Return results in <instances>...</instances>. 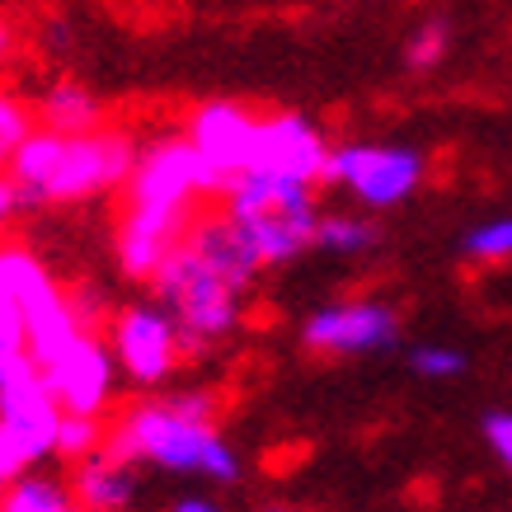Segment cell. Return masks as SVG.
<instances>
[{"label":"cell","mask_w":512,"mask_h":512,"mask_svg":"<svg viewBox=\"0 0 512 512\" xmlns=\"http://www.w3.org/2000/svg\"><path fill=\"white\" fill-rule=\"evenodd\" d=\"M259 259L249 254L245 235L226 212H202L193 231L174 245V254L156 268L151 296L179 325L184 353H212L245 325L249 292L259 282Z\"/></svg>","instance_id":"1"},{"label":"cell","mask_w":512,"mask_h":512,"mask_svg":"<svg viewBox=\"0 0 512 512\" xmlns=\"http://www.w3.org/2000/svg\"><path fill=\"white\" fill-rule=\"evenodd\" d=\"M207 198H221V184L202 165V156L184 132H165V137L146 141L123 184V217H118V235H113V254H118L123 278H156V268L170 259L174 245L207 212Z\"/></svg>","instance_id":"2"},{"label":"cell","mask_w":512,"mask_h":512,"mask_svg":"<svg viewBox=\"0 0 512 512\" xmlns=\"http://www.w3.org/2000/svg\"><path fill=\"white\" fill-rule=\"evenodd\" d=\"M221 400L212 390H174V395H146L127 404L109 423V442L123 461L137 470H165L207 484L240 480V451L217 428Z\"/></svg>","instance_id":"3"},{"label":"cell","mask_w":512,"mask_h":512,"mask_svg":"<svg viewBox=\"0 0 512 512\" xmlns=\"http://www.w3.org/2000/svg\"><path fill=\"white\" fill-rule=\"evenodd\" d=\"M137 151L141 146L118 127L52 132L38 123L5 174L19 184L24 207H76L118 193L137 165Z\"/></svg>","instance_id":"4"},{"label":"cell","mask_w":512,"mask_h":512,"mask_svg":"<svg viewBox=\"0 0 512 512\" xmlns=\"http://www.w3.org/2000/svg\"><path fill=\"white\" fill-rule=\"evenodd\" d=\"M221 212L231 226L245 235L249 254L259 268H287L296 264L306 249H315V226H320V202L311 184H292V179H273V174L245 170L221 188Z\"/></svg>","instance_id":"5"},{"label":"cell","mask_w":512,"mask_h":512,"mask_svg":"<svg viewBox=\"0 0 512 512\" xmlns=\"http://www.w3.org/2000/svg\"><path fill=\"white\" fill-rule=\"evenodd\" d=\"M428 179V156L404 141H343L329 151L325 184L367 212H390L409 202Z\"/></svg>","instance_id":"6"},{"label":"cell","mask_w":512,"mask_h":512,"mask_svg":"<svg viewBox=\"0 0 512 512\" xmlns=\"http://www.w3.org/2000/svg\"><path fill=\"white\" fill-rule=\"evenodd\" d=\"M400 343V311L381 296H339L301 320V348L320 357H372Z\"/></svg>","instance_id":"7"},{"label":"cell","mask_w":512,"mask_h":512,"mask_svg":"<svg viewBox=\"0 0 512 512\" xmlns=\"http://www.w3.org/2000/svg\"><path fill=\"white\" fill-rule=\"evenodd\" d=\"M109 348L118 357V372L123 381H132L137 390H156L165 386L179 362H184V339H179V325L170 320V311L160 306L156 296L151 301H132L109 320Z\"/></svg>","instance_id":"8"},{"label":"cell","mask_w":512,"mask_h":512,"mask_svg":"<svg viewBox=\"0 0 512 512\" xmlns=\"http://www.w3.org/2000/svg\"><path fill=\"white\" fill-rule=\"evenodd\" d=\"M329 151L334 146H329V137L311 118H301V113H268V118H259V132H254L249 170L315 188V184H325Z\"/></svg>","instance_id":"9"},{"label":"cell","mask_w":512,"mask_h":512,"mask_svg":"<svg viewBox=\"0 0 512 512\" xmlns=\"http://www.w3.org/2000/svg\"><path fill=\"white\" fill-rule=\"evenodd\" d=\"M47 376L52 395L62 400L66 414H109L113 409V395H118V357H113L109 339H99V329L85 334L76 348H66L57 362L38 367Z\"/></svg>","instance_id":"10"},{"label":"cell","mask_w":512,"mask_h":512,"mask_svg":"<svg viewBox=\"0 0 512 512\" xmlns=\"http://www.w3.org/2000/svg\"><path fill=\"white\" fill-rule=\"evenodd\" d=\"M62 400L52 395L47 386V376L24 362L15 376H10V386L0 390V423H5V433L19 442V451L29 456V466H43L57 456V433H62Z\"/></svg>","instance_id":"11"},{"label":"cell","mask_w":512,"mask_h":512,"mask_svg":"<svg viewBox=\"0 0 512 512\" xmlns=\"http://www.w3.org/2000/svg\"><path fill=\"white\" fill-rule=\"evenodd\" d=\"M254 132H259V113H249L235 99H207L188 113L184 137L193 141V151L202 156V165L212 170L221 188L231 184L235 174L249 170L254 156Z\"/></svg>","instance_id":"12"},{"label":"cell","mask_w":512,"mask_h":512,"mask_svg":"<svg viewBox=\"0 0 512 512\" xmlns=\"http://www.w3.org/2000/svg\"><path fill=\"white\" fill-rule=\"evenodd\" d=\"M47 268L38 254L24 245H0V390L10 386V376L29 362V329H24V301Z\"/></svg>","instance_id":"13"},{"label":"cell","mask_w":512,"mask_h":512,"mask_svg":"<svg viewBox=\"0 0 512 512\" xmlns=\"http://www.w3.org/2000/svg\"><path fill=\"white\" fill-rule=\"evenodd\" d=\"M71 494L85 512H132L141 498V475L118 451L99 447L85 461H71Z\"/></svg>","instance_id":"14"},{"label":"cell","mask_w":512,"mask_h":512,"mask_svg":"<svg viewBox=\"0 0 512 512\" xmlns=\"http://www.w3.org/2000/svg\"><path fill=\"white\" fill-rule=\"evenodd\" d=\"M38 123L52 127V132H90V127H104V109L85 85L76 80H57L52 90L38 99Z\"/></svg>","instance_id":"15"},{"label":"cell","mask_w":512,"mask_h":512,"mask_svg":"<svg viewBox=\"0 0 512 512\" xmlns=\"http://www.w3.org/2000/svg\"><path fill=\"white\" fill-rule=\"evenodd\" d=\"M0 512H85V508L71 494V480H57L47 470H24L0 494Z\"/></svg>","instance_id":"16"},{"label":"cell","mask_w":512,"mask_h":512,"mask_svg":"<svg viewBox=\"0 0 512 512\" xmlns=\"http://www.w3.org/2000/svg\"><path fill=\"white\" fill-rule=\"evenodd\" d=\"M315 249L334 259H362L376 249V226L357 212H325L315 226Z\"/></svg>","instance_id":"17"},{"label":"cell","mask_w":512,"mask_h":512,"mask_svg":"<svg viewBox=\"0 0 512 512\" xmlns=\"http://www.w3.org/2000/svg\"><path fill=\"white\" fill-rule=\"evenodd\" d=\"M461 254H466L470 264H484V268L512 264V217L475 221V226L461 235Z\"/></svg>","instance_id":"18"},{"label":"cell","mask_w":512,"mask_h":512,"mask_svg":"<svg viewBox=\"0 0 512 512\" xmlns=\"http://www.w3.org/2000/svg\"><path fill=\"white\" fill-rule=\"evenodd\" d=\"M109 442V423L99 414H62V433H57V461H85L90 451Z\"/></svg>","instance_id":"19"},{"label":"cell","mask_w":512,"mask_h":512,"mask_svg":"<svg viewBox=\"0 0 512 512\" xmlns=\"http://www.w3.org/2000/svg\"><path fill=\"white\" fill-rule=\"evenodd\" d=\"M466 353L456 348V343H414L409 348V372L419 376V381H456V376H466Z\"/></svg>","instance_id":"20"},{"label":"cell","mask_w":512,"mask_h":512,"mask_svg":"<svg viewBox=\"0 0 512 512\" xmlns=\"http://www.w3.org/2000/svg\"><path fill=\"white\" fill-rule=\"evenodd\" d=\"M447 52H451L447 19H423L419 29L404 38V66L409 71H433V66L447 62Z\"/></svg>","instance_id":"21"},{"label":"cell","mask_w":512,"mask_h":512,"mask_svg":"<svg viewBox=\"0 0 512 512\" xmlns=\"http://www.w3.org/2000/svg\"><path fill=\"white\" fill-rule=\"evenodd\" d=\"M33 118H38V113H33L24 99L0 90V174L10 170V160H15V151L24 146V137L38 127Z\"/></svg>","instance_id":"22"},{"label":"cell","mask_w":512,"mask_h":512,"mask_svg":"<svg viewBox=\"0 0 512 512\" xmlns=\"http://www.w3.org/2000/svg\"><path fill=\"white\" fill-rule=\"evenodd\" d=\"M484 442H489V451H494V461L512 475V409H489L480 423Z\"/></svg>","instance_id":"23"},{"label":"cell","mask_w":512,"mask_h":512,"mask_svg":"<svg viewBox=\"0 0 512 512\" xmlns=\"http://www.w3.org/2000/svg\"><path fill=\"white\" fill-rule=\"evenodd\" d=\"M24 470H33L29 456L19 451V442L5 433V423H0V489H10V484H15Z\"/></svg>","instance_id":"24"},{"label":"cell","mask_w":512,"mask_h":512,"mask_svg":"<svg viewBox=\"0 0 512 512\" xmlns=\"http://www.w3.org/2000/svg\"><path fill=\"white\" fill-rule=\"evenodd\" d=\"M19 212H29V207H24V193H19V184L10 174H0V231H5Z\"/></svg>","instance_id":"25"},{"label":"cell","mask_w":512,"mask_h":512,"mask_svg":"<svg viewBox=\"0 0 512 512\" xmlns=\"http://www.w3.org/2000/svg\"><path fill=\"white\" fill-rule=\"evenodd\" d=\"M170 512H226L212 494H184V498H174Z\"/></svg>","instance_id":"26"},{"label":"cell","mask_w":512,"mask_h":512,"mask_svg":"<svg viewBox=\"0 0 512 512\" xmlns=\"http://www.w3.org/2000/svg\"><path fill=\"white\" fill-rule=\"evenodd\" d=\"M10 47H15V29H10V24L0 19V62L10 57Z\"/></svg>","instance_id":"27"},{"label":"cell","mask_w":512,"mask_h":512,"mask_svg":"<svg viewBox=\"0 0 512 512\" xmlns=\"http://www.w3.org/2000/svg\"><path fill=\"white\" fill-rule=\"evenodd\" d=\"M259 512H306V508H296V503H264Z\"/></svg>","instance_id":"28"},{"label":"cell","mask_w":512,"mask_h":512,"mask_svg":"<svg viewBox=\"0 0 512 512\" xmlns=\"http://www.w3.org/2000/svg\"><path fill=\"white\" fill-rule=\"evenodd\" d=\"M0 494H5V489H0Z\"/></svg>","instance_id":"29"}]
</instances>
